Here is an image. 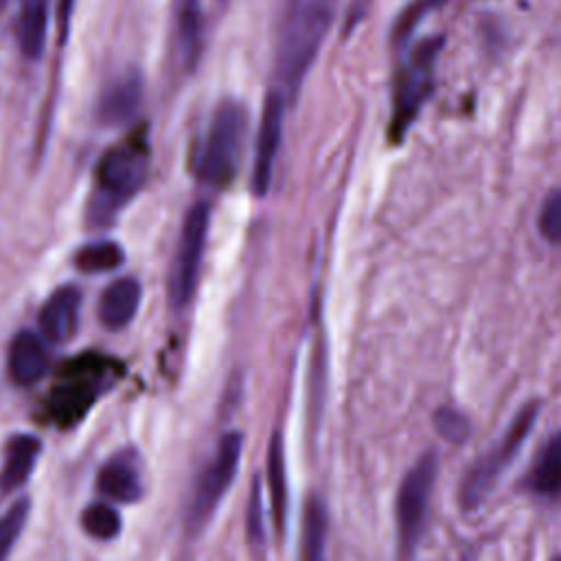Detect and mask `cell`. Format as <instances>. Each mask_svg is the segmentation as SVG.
Listing matches in <instances>:
<instances>
[{
    "mask_svg": "<svg viewBox=\"0 0 561 561\" xmlns=\"http://www.w3.org/2000/svg\"><path fill=\"white\" fill-rule=\"evenodd\" d=\"M28 513H31V502L26 497H20L0 515V561L9 559L13 546L18 543L26 526Z\"/></svg>",
    "mask_w": 561,
    "mask_h": 561,
    "instance_id": "cell-24",
    "label": "cell"
},
{
    "mask_svg": "<svg viewBox=\"0 0 561 561\" xmlns=\"http://www.w3.org/2000/svg\"><path fill=\"white\" fill-rule=\"evenodd\" d=\"M552 561H561V554H559V557H554V559H552Z\"/></svg>",
    "mask_w": 561,
    "mask_h": 561,
    "instance_id": "cell-29",
    "label": "cell"
},
{
    "mask_svg": "<svg viewBox=\"0 0 561 561\" xmlns=\"http://www.w3.org/2000/svg\"><path fill=\"white\" fill-rule=\"evenodd\" d=\"M81 526L83 530L99 541L116 539L121 533V515L105 502H94L81 513Z\"/></svg>",
    "mask_w": 561,
    "mask_h": 561,
    "instance_id": "cell-23",
    "label": "cell"
},
{
    "mask_svg": "<svg viewBox=\"0 0 561 561\" xmlns=\"http://www.w3.org/2000/svg\"><path fill=\"white\" fill-rule=\"evenodd\" d=\"M94 397V386L88 381H77V379H66L64 386H59L53 392V414L57 419H61L64 423H72L77 421L90 405Z\"/></svg>",
    "mask_w": 561,
    "mask_h": 561,
    "instance_id": "cell-21",
    "label": "cell"
},
{
    "mask_svg": "<svg viewBox=\"0 0 561 561\" xmlns=\"http://www.w3.org/2000/svg\"><path fill=\"white\" fill-rule=\"evenodd\" d=\"M149 164L147 127L140 125L118 145L110 147L94 173V191L88 204L92 224H110L118 208L140 188Z\"/></svg>",
    "mask_w": 561,
    "mask_h": 561,
    "instance_id": "cell-2",
    "label": "cell"
},
{
    "mask_svg": "<svg viewBox=\"0 0 561 561\" xmlns=\"http://www.w3.org/2000/svg\"><path fill=\"white\" fill-rule=\"evenodd\" d=\"M75 9V0H59L57 4V22H59V39L66 42L68 37V24H70V15Z\"/></svg>",
    "mask_w": 561,
    "mask_h": 561,
    "instance_id": "cell-28",
    "label": "cell"
},
{
    "mask_svg": "<svg viewBox=\"0 0 561 561\" xmlns=\"http://www.w3.org/2000/svg\"><path fill=\"white\" fill-rule=\"evenodd\" d=\"M42 443L33 434H15L7 440L0 467V495L18 491L35 469Z\"/></svg>",
    "mask_w": 561,
    "mask_h": 561,
    "instance_id": "cell-13",
    "label": "cell"
},
{
    "mask_svg": "<svg viewBox=\"0 0 561 561\" xmlns=\"http://www.w3.org/2000/svg\"><path fill=\"white\" fill-rule=\"evenodd\" d=\"M140 296H142V287L134 276H123L112 280L99 296V305H96L99 322L110 331H118L127 327L140 307Z\"/></svg>",
    "mask_w": 561,
    "mask_h": 561,
    "instance_id": "cell-11",
    "label": "cell"
},
{
    "mask_svg": "<svg viewBox=\"0 0 561 561\" xmlns=\"http://www.w3.org/2000/svg\"><path fill=\"white\" fill-rule=\"evenodd\" d=\"M287 473H285V454H283V438L280 434H274L270 438L267 449V489L272 500V517L278 530L285 526V513H287Z\"/></svg>",
    "mask_w": 561,
    "mask_h": 561,
    "instance_id": "cell-20",
    "label": "cell"
},
{
    "mask_svg": "<svg viewBox=\"0 0 561 561\" xmlns=\"http://www.w3.org/2000/svg\"><path fill=\"white\" fill-rule=\"evenodd\" d=\"M142 81L138 72H125L114 79L101 94L96 105V116L103 125H121L127 123L140 103Z\"/></svg>",
    "mask_w": 561,
    "mask_h": 561,
    "instance_id": "cell-14",
    "label": "cell"
},
{
    "mask_svg": "<svg viewBox=\"0 0 561 561\" xmlns=\"http://www.w3.org/2000/svg\"><path fill=\"white\" fill-rule=\"evenodd\" d=\"M96 489L112 502L131 504L142 493L138 469L125 456L110 458L96 473Z\"/></svg>",
    "mask_w": 561,
    "mask_h": 561,
    "instance_id": "cell-15",
    "label": "cell"
},
{
    "mask_svg": "<svg viewBox=\"0 0 561 561\" xmlns=\"http://www.w3.org/2000/svg\"><path fill=\"white\" fill-rule=\"evenodd\" d=\"M241 447H243V438L239 432H228L217 443V449L208 460V465L204 467V471L199 473L193 497H191L188 524L193 528L202 526L213 515V511L230 489L239 469Z\"/></svg>",
    "mask_w": 561,
    "mask_h": 561,
    "instance_id": "cell-8",
    "label": "cell"
},
{
    "mask_svg": "<svg viewBox=\"0 0 561 561\" xmlns=\"http://www.w3.org/2000/svg\"><path fill=\"white\" fill-rule=\"evenodd\" d=\"M175 33L182 61L188 68L195 66L202 48V0H178Z\"/></svg>",
    "mask_w": 561,
    "mask_h": 561,
    "instance_id": "cell-18",
    "label": "cell"
},
{
    "mask_svg": "<svg viewBox=\"0 0 561 561\" xmlns=\"http://www.w3.org/2000/svg\"><path fill=\"white\" fill-rule=\"evenodd\" d=\"M208 221H210V210L206 202L193 204L184 217L171 272H169V287H167L169 302L173 309H184L195 294L202 254H204L206 234H208Z\"/></svg>",
    "mask_w": 561,
    "mask_h": 561,
    "instance_id": "cell-7",
    "label": "cell"
},
{
    "mask_svg": "<svg viewBox=\"0 0 561 561\" xmlns=\"http://www.w3.org/2000/svg\"><path fill=\"white\" fill-rule=\"evenodd\" d=\"M537 412H539V403L524 405L513 419V423L508 425V430L504 432V436L493 445V449L486 451L482 458H478L476 465L467 471L458 493L460 506L465 511H471L484 502L489 491L495 486L497 478L504 473V469L511 465L522 443L526 440L533 423L537 421Z\"/></svg>",
    "mask_w": 561,
    "mask_h": 561,
    "instance_id": "cell-4",
    "label": "cell"
},
{
    "mask_svg": "<svg viewBox=\"0 0 561 561\" xmlns=\"http://www.w3.org/2000/svg\"><path fill=\"white\" fill-rule=\"evenodd\" d=\"M285 96L278 90H270L263 103L261 123L256 129L254 145V167H252V191L265 195L272 182L276 156L283 138V116H285Z\"/></svg>",
    "mask_w": 561,
    "mask_h": 561,
    "instance_id": "cell-9",
    "label": "cell"
},
{
    "mask_svg": "<svg viewBox=\"0 0 561 561\" xmlns=\"http://www.w3.org/2000/svg\"><path fill=\"white\" fill-rule=\"evenodd\" d=\"M7 368L9 377L18 386H33L35 381H39L48 368V355L39 335L28 329L18 331L9 346Z\"/></svg>",
    "mask_w": 561,
    "mask_h": 561,
    "instance_id": "cell-12",
    "label": "cell"
},
{
    "mask_svg": "<svg viewBox=\"0 0 561 561\" xmlns=\"http://www.w3.org/2000/svg\"><path fill=\"white\" fill-rule=\"evenodd\" d=\"M125 261L123 248L114 241H94L77 250L75 267L85 274H101L121 267Z\"/></svg>",
    "mask_w": 561,
    "mask_h": 561,
    "instance_id": "cell-22",
    "label": "cell"
},
{
    "mask_svg": "<svg viewBox=\"0 0 561 561\" xmlns=\"http://www.w3.org/2000/svg\"><path fill=\"white\" fill-rule=\"evenodd\" d=\"M335 0H287L276 48V90L291 101L333 22Z\"/></svg>",
    "mask_w": 561,
    "mask_h": 561,
    "instance_id": "cell-1",
    "label": "cell"
},
{
    "mask_svg": "<svg viewBox=\"0 0 561 561\" xmlns=\"http://www.w3.org/2000/svg\"><path fill=\"white\" fill-rule=\"evenodd\" d=\"M537 228L548 243L561 245V188H554L543 199L537 217Z\"/></svg>",
    "mask_w": 561,
    "mask_h": 561,
    "instance_id": "cell-25",
    "label": "cell"
},
{
    "mask_svg": "<svg viewBox=\"0 0 561 561\" xmlns=\"http://www.w3.org/2000/svg\"><path fill=\"white\" fill-rule=\"evenodd\" d=\"M440 39H425L416 44L410 57L399 66L392 92V116H390V140L401 142L408 127L416 118L423 101L432 90L434 61L440 48Z\"/></svg>",
    "mask_w": 561,
    "mask_h": 561,
    "instance_id": "cell-5",
    "label": "cell"
},
{
    "mask_svg": "<svg viewBox=\"0 0 561 561\" xmlns=\"http://www.w3.org/2000/svg\"><path fill=\"white\" fill-rule=\"evenodd\" d=\"M436 480V454H425L405 473L397 491V543L401 557L410 559L423 537L430 495Z\"/></svg>",
    "mask_w": 561,
    "mask_h": 561,
    "instance_id": "cell-6",
    "label": "cell"
},
{
    "mask_svg": "<svg viewBox=\"0 0 561 561\" xmlns=\"http://www.w3.org/2000/svg\"><path fill=\"white\" fill-rule=\"evenodd\" d=\"M48 28V0H20L18 39L28 59H39Z\"/></svg>",
    "mask_w": 561,
    "mask_h": 561,
    "instance_id": "cell-17",
    "label": "cell"
},
{
    "mask_svg": "<svg viewBox=\"0 0 561 561\" xmlns=\"http://www.w3.org/2000/svg\"><path fill=\"white\" fill-rule=\"evenodd\" d=\"M79 311H81V291L75 285H64L55 289L46 298L39 311L42 333L55 344L70 340L77 333Z\"/></svg>",
    "mask_w": 561,
    "mask_h": 561,
    "instance_id": "cell-10",
    "label": "cell"
},
{
    "mask_svg": "<svg viewBox=\"0 0 561 561\" xmlns=\"http://www.w3.org/2000/svg\"><path fill=\"white\" fill-rule=\"evenodd\" d=\"M248 127L245 110L234 101H224L210 116L204 145L197 153V178L213 186L224 188L232 182L239 158L243 151Z\"/></svg>",
    "mask_w": 561,
    "mask_h": 561,
    "instance_id": "cell-3",
    "label": "cell"
},
{
    "mask_svg": "<svg viewBox=\"0 0 561 561\" xmlns=\"http://www.w3.org/2000/svg\"><path fill=\"white\" fill-rule=\"evenodd\" d=\"M436 425L440 434L449 440H460L467 436V421L462 414L454 410H440V414L436 416Z\"/></svg>",
    "mask_w": 561,
    "mask_h": 561,
    "instance_id": "cell-26",
    "label": "cell"
},
{
    "mask_svg": "<svg viewBox=\"0 0 561 561\" xmlns=\"http://www.w3.org/2000/svg\"><path fill=\"white\" fill-rule=\"evenodd\" d=\"M526 486L537 495H561V432L554 434L535 458L526 476Z\"/></svg>",
    "mask_w": 561,
    "mask_h": 561,
    "instance_id": "cell-16",
    "label": "cell"
},
{
    "mask_svg": "<svg viewBox=\"0 0 561 561\" xmlns=\"http://www.w3.org/2000/svg\"><path fill=\"white\" fill-rule=\"evenodd\" d=\"M248 535L252 541L261 543L263 539V519H261V484L259 480H254L252 486V497H250V506H248Z\"/></svg>",
    "mask_w": 561,
    "mask_h": 561,
    "instance_id": "cell-27",
    "label": "cell"
},
{
    "mask_svg": "<svg viewBox=\"0 0 561 561\" xmlns=\"http://www.w3.org/2000/svg\"><path fill=\"white\" fill-rule=\"evenodd\" d=\"M300 561H327V511L316 495L307 500L302 511Z\"/></svg>",
    "mask_w": 561,
    "mask_h": 561,
    "instance_id": "cell-19",
    "label": "cell"
}]
</instances>
